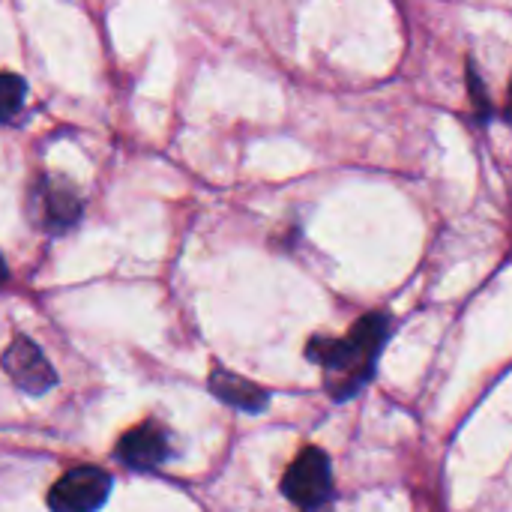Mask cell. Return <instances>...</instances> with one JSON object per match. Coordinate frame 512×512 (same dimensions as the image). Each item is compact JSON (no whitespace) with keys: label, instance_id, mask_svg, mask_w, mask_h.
<instances>
[{"label":"cell","instance_id":"6da1fadb","mask_svg":"<svg viewBox=\"0 0 512 512\" xmlns=\"http://www.w3.org/2000/svg\"><path fill=\"white\" fill-rule=\"evenodd\" d=\"M390 336V318L384 312L363 315L345 339L312 336L306 357L327 372V393L336 402L354 399L372 378L378 357Z\"/></svg>","mask_w":512,"mask_h":512},{"label":"cell","instance_id":"7a4b0ae2","mask_svg":"<svg viewBox=\"0 0 512 512\" xmlns=\"http://www.w3.org/2000/svg\"><path fill=\"white\" fill-rule=\"evenodd\" d=\"M282 495L306 512H321L333 498V465L318 447H306L282 477Z\"/></svg>","mask_w":512,"mask_h":512},{"label":"cell","instance_id":"3957f363","mask_svg":"<svg viewBox=\"0 0 512 512\" xmlns=\"http://www.w3.org/2000/svg\"><path fill=\"white\" fill-rule=\"evenodd\" d=\"M111 492V477L102 468L81 465L63 474L51 492H48V507L54 512H96Z\"/></svg>","mask_w":512,"mask_h":512},{"label":"cell","instance_id":"277c9868","mask_svg":"<svg viewBox=\"0 0 512 512\" xmlns=\"http://www.w3.org/2000/svg\"><path fill=\"white\" fill-rule=\"evenodd\" d=\"M0 366L30 396H42L45 390H51L57 384V372L45 360L39 345L33 339H27V336H15L9 342V348L3 351Z\"/></svg>","mask_w":512,"mask_h":512},{"label":"cell","instance_id":"5b68a950","mask_svg":"<svg viewBox=\"0 0 512 512\" xmlns=\"http://www.w3.org/2000/svg\"><path fill=\"white\" fill-rule=\"evenodd\" d=\"M120 459L135 468V471H150L156 465H162L168 459V435L162 429H156L153 423H144L132 432H126L120 438Z\"/></svg>","mask_w":512,"mask_h":512},{"label":"cell","instance_id":"8992f818","mask_svg":"<svg viewBox=\"0 0 512 512\" xmlns=\"http://www.w3.org/2000/svg\"><path fill=\"white\" fill-rule=\"evenodd\" d=\"M210 390L219 402L237 408V411H246V414H261L270 402V393L261 390L258 384L228 372V369H213L210 375Z\"/></svg>","mask_w":512,"mask_h":512},{"label":"cell","instance_id":"52a82bcc","mask_svg":"<svg viewBox=\"0 0 512 512\" xmlns=\"http://www.w3.org/2000/svg\"><path fill=\"white\" fill-rule=\"evenodd\" d=\"M42 201H45L42 213H45V222L51 228H66V225H72L78 219V198H75L72 189H66V186L54 189L48 183L45 192H42Z\"/></svg>","mask_w":512,"mask_h":512},{"label":"cell","instance_id":"ba28073f","mask_svg":"<svg viewBox=\"0 0 512 512\" xmlns=\"http://www.w3.org/2000/svg\"><path fill=\"white\" fill-rule=\"evenodd\" d=\"M24 93H27V87H24V81H21L18 75L0 72V120L12 117V114L21 108Z\"/></svg>","mask_w":512,"mask_h":512},{"label":"cell","instance_id":"9c48e42d","mask_svg":"<svg viewBox=\"0 0 512 512\" xmlns=\"http://www.w3.org/2000/svg\"><path fill=\"white\" fill-rule=\"evenodd\" d=\"M468 81H471V102H474V108H477L480 120L486 123V120H489V114H492V102L486 99L483 81H480V75H477V69H474V66H471V72H468Z\"/></svg>","mask_w":512,"mask_h":512},{"label":"cell","instance_id":"30bf717a","mask_svg":"<svg viewBox=\"0 0 512 512\" xmlns=\"http://www.w3.org/2000/svg\"><path fill=\"white\" fill-rule=\"evenodd\" d=\"M504 117L512 123V81H510V96H507V108H504Z\"/></svg>","mask_w":512,"mask_h":512},{"label":"cell","instance_id":"8fae6325","mask_svg":"<svg viewBox=\"0 0 512 512\" xmlns=\"http://www.w3.org/2000/svg\"><path fill=\"white\" fill-rule=\"evenodd\" d=\"M6 276H9V273H6V264H3V258H0V285L6 282Z\"/></svg>","mask_w":512,"mask_h":512}]
</instances>
